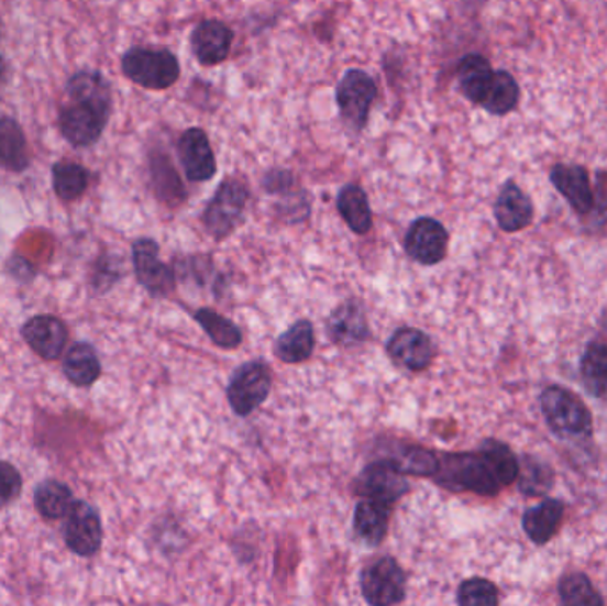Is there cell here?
I'll use <instances>...</instances> for the list:
<instances>
[{
  "mask_svg": "<svg viewBox=\"0 0 607 606\" xmlns=\"http://www.w3.org/2000/svg\"><path fill=\"white\" fill-rule=\"evenodd\" d=\"M393 463L400 467L405 475H418V477H433L438 472L439 455L432 450L407 449L401 452L400 458L393 459Z\"/></svg>",
  "mask_w": 607,
  "mask_h": 606,
  "instance_id": "cell-34",
  "label": "cell"
},
{
  "mask_svg": "<svg viewBox=\"0 0 607 606\" xmlns=\"http://www.w3.org/2000/svg\"><path fill=\"white\" fill-rule=\"evenodd\" d=\"M327 334L341 348H354L368 340L369 326L363 306L357 301L341 302L327 320Z\"/></svg>",
  "mask_w": 607,
  "mask_h": 606,
  "instance_id": "cell-17",
  "label": "cell"
},
{
  "mask_svg": "<svg viewBox=\"0 0 607 606\" xmlns=\"http://www.w3.org/2000/svg\"><path fill=\"white\" fill-rule=\"evenodd\" d=\"M456 603L462 606H496L499 603V591L485 579L465 580L459 587Z\"/></svg>",
  "mask_w": 607,
  "mask_h": 606,
  "instance_id": "cell-36",
  "label": "cell"
},
{
  "mask_svg": "<svg viewBox=\"0 0 607 606\" xmlns=\"http://www.w3.org/2000/svg\"><path fill=\"white\" fill-rule=\"evenodd\" d=\"M456 77L462 95L471 102L482 106L488 86L493 82L494 70L490 63L479 54H470L461 60L456 68Z\"/></svg>",
  "mask_w": 607,
  "mask_h": 606,
  "instance_id": "cell-24",
  "label": "cell"
},
{
  "mask_svg": "<svg viewBox=\"0 0 607 606\" xmlns=\"http://www.w3.org/2000/svg\"><path fill=\"white\" fill-rule=\"evenodd\" d=\"M357 495L393 505L409 491L405 473L393 461L368 464L355 482Z\"/></svg>",
  "mask_w": 607,
  "mask_h": 606,
  "instance_id": "cell-12",
  "label": "cell"
},
{
  "mask_svg": "<svg viewBox=\"0 0 607 606\" xmlns=\"http://www.w3.org/2000/svg\"><path fill=\"white\" fill-rule=\"evenodd\" d=\"M581 374L592 395H603L607 388V345L603 342L589 343L581 362Z\"/></svg>",
  "mask_w": 607,
  "mask_h": 606,
  "instance_id": "cell-31",
  "label": "cell"
},
{
  "mask_svg": "<svg viewBox=\"0 0 607 606\" xmlns=\"http://www.w3.org/2000/svg\"><path fill=\"white\" fill-rule=\"evenodd\" d=\"M386 349L395 365L412 372L427 371L435 357L432 340L416 328L396 329Z\"/></svg>",
  "mask_w": 607,
  "mask_h": 606,
  "instance_id": "cell-13",
  "label": "cell"
},
{
  "mask_svg": "<svg viewBox=\"0 0 607 606\" xmlns=\"http://www.w3.org/2000/svg\"><path fill=\"white\" fill-rule=\"evenodd\" d=\"M391 518V505L364 498L354 514V532L368 547H378L386 539Z\"/></svg>",
  "mask_w": 607,
  "mask_h": 606,
  "instance_id": "cell-20",
  "label": "cell"
},
{
  "mask_svg": "<svg viewBox=\"0 0 607 606\" xmlns=\"http://www.w3.org/2000/svg\"><path fill=\"white\" fill-rule=\"evenodd\" d=\"M543 417L552 432L569 440H585L594 432V418L585 403L571 389L549 386L540 397Z\"/></svg>",
  "mask_w": 607,
  "mask_h": 606,
  "instance_id": "cell-3",
  "label": "cell"
},
{
  "mask_svg": "<svg viewBox=\"0 0 607 606\" xmlns=\"http://www.w3.org/2000/svg\"><path fill=\"white\" fill-rule=\"evenodd\" d=\"M89 172L82 164L59 161L52 166V187L57 198L63 201H75L88 190Z\"/></svg>",
  "mask_w": 607,
  "mask_h": 606,
  "instance_id": "cell-28",
  "label": "cell"
},
{
  "mask_svg": "<svg viewBox=\"0 0 607 606\" xmlns=\"http://www.w3.org/2000/svg\"><path fill=\"white\" fill-rule=\"evenodd\" d=\"M597 205L600 212L607 213V173H598L595 184L594 207Z\"/></svg>",
  "mask_w": 607,
  "mask_h": 606,
  "instance_id": "cell-39",
  "label": "cell"
},
{
  "mask_svg": "<svg viewBox=\"0 0 607 606\" xmlns=\"http://www.w3.org/2000/svg\"><path fill=\"white\" fill-rule=\"evenodd\" d=\"M314 345V329L309 320L300 319L286 329L285 333L279 334V339L274 343V354L277 360L288 365H297L304 363L313 354Z\"/></svg>",
  "mask_w": 607,
  "mask_h": 606,
  "instance_id": "cell-22",
  "label": "cell"
},
{
  "mask_svg": "<svg viewBox=\"0 0 607 606\" xmlns=\"http://www.w3.org/2000/svg\"><path fill=\"white\" fill-rule=\"evenodd\" d=\"M294 184V176L290 172H271L265 176L263 186L272 195H279V192H288Z\"/></svg>",
  "mask_w": 607,
  "mask_h": 606,
  "instance_id": "cell-38",
  "label": "cell"
},
{
  "mask_svg": "<svg viewBox=\"0 0 607 606\" xmlns=\"http://www.w3.org/2000/svg\"><path fill=\"white\" fill-rule=\"evenodd\" d=\"M450 235L442 222L432 218H419L410 224L405 235V253L423 265H435L446 258Z\"/></svg>",
  "mask_w": 607,
  "mask_h": 606,
  "instance_id": "cell-11",
  "label": "cell"
},
{
  "mask_svg": "<svg viewBox=\"0 0 607 606\" xmlns=\"http://www.w3.org/2000/svg\"><path fill=\"white\" fill-rule=\"evenodd\" d=\"M470 2H478L479 4V2H484V0H470Z\"/></svg>",
  "mask_w": 607,
  "mask_h": 606,
  "instance_id": "cell-41",
  "label": "cell"
},
{
  "mask_svg": "<svg viewBox=\"0 0 607 606\" xmlns=\"http://www.w3.org/2000/svg\"><path fill=\"white\" fill-rule=\"evenodd\" d=\"M158 253L161 247L153 239H139L132 245V260H134L137 282L152 296L167 297L175 290V271L162 262Z\"/></svg>",
  "mask_w": 607,
  "mask_h": 606,
  "instance_id": "cell-10",
  "label": "cell"
},
{
  "mask_svg": "<svg viewBox=\"0 0 607 606\" xmlns=\"http://www.w3.org/2000/svg\"><path fill=\"white\" fill-rule=\"evenodd\" d=\"M178 157L190 181H208L216 176V155L205 130L198 126L185 130L178 141Z\"/></svg>",
  "mask_w": 607,
  "mask_h": 606,
  "instance_id": "cell-14",
  "label": "cell"
},
{
  "mask_svg": "<svg viewBox=\"0 0 607 606\" xmlns=\"http://www.w3.org/2000/svg\"><path fill=\"white\" fill-rule=\"evenodd\" d=\"M63 371L71 385L80 386V388L95 385L101 374L97 351L89 343H75L66 352Z\"/></svg>",
  "mask_w": 607,
  "mask_h": 606,
  "instance_id": "cell-26",
  "label": "cell"
},
{
  "mask_svg": "<svg viewBox=\"0 0 607 606\" xmlns=\"http://www.w3.org/2000/svg\"><path fill=\"white\" fill-rule=\"evenodd\" d=\"M121 71L141 88L164 91L180 79V60L169 51L130 48L121 57Z\"/></svg>",
  "mask_w": 607,
  "mask_h": 606,
  "instance_id": "cell-4",
  "label": "cell"
},
{
  "mask_svg": "<svg viewBox=\"0 0 607 606\" xmlns=\"http://www.w3.org/2000/svg\"><path fill=\"white\" fill-rule=\"evenodd\" d=\"M375 98H377V84L372 75L357 68L346 71L336 89V102L343 123L354 132L364 130Z\"/></svg>",
  "mask_w": 607,
  "mask_h": 606,
  "instance_id": "cell-7",
  "label": "cell"
},
{
  "mask_svg": "<svg viewBox=\"0 0 607 606\" xmlns=\"http://www.w3.org/2000/svg\"><path fill=\"white\" fill-rule=\"evenodd\" d=\"M272 372L262 360L240 365L228 385V403L239 417H249L271 395Z\"/></svg>",
  "mask_w": 607,
  "mask_h": 606,
  "instance_id": "cell-6",
  "label": "cell"
},
{
  "mask_svg": "<svg viewBox=\"0 0 607 606\" xmlns=\"http://www.w3.org/2000/svg\"><path fill=\"white\" fill-rule=\"evenodd\" d=\"M519 477V461L510 447L497 440H485L478 452L439 455L433 481L446 489L471 491L476 495L496 496L503 487Z\"/></svg>",
  "mask_w": 607,
  "mask_h": 606,
  "instance_id": "cell-1",
  "label": "cell"
},
{
  "mask_svg": "<svg viewBox=\"0 0 607 606\" xmlns=\"http://www.w3.org/2000/svg\"><path fill=\"white\" fill-rule=\"evenodd\" d=\"M519 487L525 495L543 496L554 484L551 466L540 459L526 455L522 466L519 464Z\"/></svg>",
  "mask_w": 607,
  "mask_h": 606,
  "instance_id": "cell-32",
  "label": "cell"
},
{
  "mask_svg": "<svg viewBox=\"0 0 607 606\" xmlns=\"http://www.w3.org/2000/svg\"><path fill=\"white\" fill-rule=\"evenodd\" d=\"M29 164L27 137L19 121L10 117L0 118V167L11 173H22Z\"/></svg>",
  "mask_w": 607,
  "mask_h": 606,
  "instance_id": "cell-23",
  "label": "cell"
},
{
  "mask_svg": "<svg viewBox=\"0 0 607 606\" xmlns=\"http://www.w3.org/2000/svg\"><path fill=\"white\" fill-rule=\"evenodd\" d=\"M520 89L517 80L508 71H494L493 82L488 86L482 107L490 114L505 117L519 103Z\"/></svg>",
  "mask_w": 607,
  "mask_h": 606,
  "instance_id": "cell-29",
  "label": "cell"
},
{
  "mask_svg": "<svg viewBox=\"0 0 607 606\" xmlns=\"http://www.w3.org/2000/svg\"><path fill=\"white\" fill-rule=\"evenodd\" d=\"M22 337L37 356L56 362L68 343V328L59 317L36 316L23 324Z\"/></svg>",
  "mask_w": 607,
  "mask_h": 606,
  "instance_id": "cell-15",
  "label": "cell"
},
{
  "mask_svg": "<svg viewBox=\"0 0 607 606\" xmlns=\"http://www.w3.org/2000/svg\"><path fill=\"white\" fill-rule=\"evenodd\" d=\"M111 114V84L100 71L80 70L69 77L57 126L74 148H89L97 144Z\"/></svg>",
  "mask_w": 607,
  "mask_h": 606,
  "instance_id": "cell-2",
  "label": "cell"
},
{
  "mask_svg": "<svg viewBox=\"0 0 607 606\" xmlns=\"http://www.w3.org/2000/svg\"><path fill=\"white\" fill-rule=\"evenodd\" d=\"M338 210L350 230L357 235H366L372 230L373 213L363 187L355 184L343 187L338 195Z\"/></svg>",
  "mask_w": 607,
  "mask_h": 606,
  "instance_id": "cell-25",
  "label": "cell"
},
{
  "mask_svg": "<svg viewBox=\"0 0 607 606\" xmlns=\"http://www.w3.org/2000/svg\"><path fill=\"white\" fill-rule=\"evenodd\" d=\"M563 516H565L563 502L548 498L542 504L526 510L522 516V527L534 544H545L562 527Z\"/></svg>",
  "mask_w": 607,
  "mask_h": 606,
  "instance_id": "cell-21",
  "label": "cell"
},
{
  "mask_svg": "<svg viewBox=\"0 0 607 606\" xmlns=\"http://www.w3.org/2000/svg\"><path fill=\"white\" fill-rule=\"evenodd\" d=\"M551 181L565 196L577 213H588L594 209V189L589 175L583 166L558 164L551 169Z\"/></svg>",
  "mask_w": 607,
  "mask_h": 606,
  "instance_id": "cell-19",
  "label": "cell"
},
{
  "mask_svg": "<svg viewBox=\"0 0 607 606\" xmlns=\"http://www.w3.org/2000/svg\"><path fill=\"white\" fill-rule=\"evenodd\" d=\"M152 178L158 198L164 201H175V199L178 201V196H184L180 178L164 155L152 157Z\"/></svg>",
  "mask_w": 607,
  "mask_h": 606,
  "instance_id": "cell-35",
  "label": "cell"
},
{
  "mask_svg": "<svg viewBox=\"0 0 607 606\" xmlns=\"http://www.w3.org/2000/svg\"><path fill=\"white\" fill-rule=\"evenodd\" d=\"M361 591L369 605H400L407 591L404 570L393 557H380L361 573Z\"/></svg>",
  "mask_w": 607,
  "mask_h": 606,
  "instance_id": "cell-8",
  "label": "cell"
},
{
  "mask_svg": "<svg viewBox=\"0 0 607 606\" xmlns=\"http://www.w3.org/2000/svg\"><path fill=\"white\" fill-rule=\"evenodd\" d=\"M103 541V528L98 510L88 502L75 500L66 514L65 542L75 555L92 557Z\"/></svg>",
  "mask_w": 607,
  "mask_h": 606,
  "instance_id": "cell-9",
  "label": "cell"
},
{
  "mask_svg": "<svg viewBox=\"0 0 607 606\" xmlns=\"http://www.w3.org/2000/svg\"><path fill=\"white\" fill-rule=\"evenodd\" d=\"M533 203L528 195L514 181L505 184L494 207V216L503 232L516 233L525 230L533 221Z\"/></svg>",
  "mask_w": 607,
  "mask_h": 606,
  "instance_id": "cell-18",
  "label": "cell"
},
{
  "mask_svg": "<svg viewBox=\"0 0 607 606\" xmlns=\"http://www.w3.org/2000/svg\"><path fill=\"white\" fill-rule=\"evenodd\" d=\"M247 199L249 190L242 181L236 178L222 181L202 212V224L207 232L217 241H222L235 232V228L244 219Z\"/></svg>",
  "mask_w": 607,
  "mask_h": 606,
  "instance_id": "cell-5",
  "label": "cell"
},
{
  "mask_svg": "<svg viewBox=\"0 0 607 606\" xmlns=\"http://www.w3.org/2000/svg\"><path fill=\"white\" fill-rule=\"evenodd\" d=\"M560 597H562V602L565 603V605L571 606L604 605L603 596L595 591L588 576L581 573H572L563 576L562 582H560Z\"/></svg>",
  "mask_w": 607,
  "mask_h": 606,
  "instance_id": "cell-33",
  "label": "cell"
},
{
  "mask_svg": "<svg viewBox=\"0 0 607 606\" xmlns=\"http://www.w3.org/2000/svg\"><path fill=\"white\" fill-rule=\"evenodd\" d=\"M194 319L201 326L202 331L210 337V340L216 343L217 348L233 351L244 340L242 331L230 319H225L221 313H217L210 308H201V310L196 311Z\"/></svg>",
  "mask_w": 607,
  "mask_h": 606,
  "instance_id": "cell-30",
  "label": "cell"
},
{
  "mask_svg": "<svg viewBox=\"0 0 607 606\" xmlns=\"http://www.w3.org/2000/svg\"><path fill=\"white\" fill-rule=\"evenodd\" d=\"M233 45V31L221 20H202L190 34L194 56L202 66L221 65Z\"/></svg>",
  "mask_w": 607,
  "mask_h": 606,
  "instance_id": "cell-16",
  "label": "cell"
},
{
  "mask_svg": "<svg viewBox=\"0 0 607 606\" xmlns=\"http://www.w3.org/2000/svg\"><path fill=\"white\" fill-rule=\"evenodd\" d=\"M74 502V491L56 478L42 482L34 491V507L45 519L66 518Z\"/></svg>",
  "mask_w": 607,
  "mask_h": 606,
  "instance_id": "cell-27",
  "label": "cell"
},
{
  "mask_svg": "<svg viewBox=\"0 0 607 606\" xmlns=\"http://www.w3.org/2000/svg\"><path fill=\"white\" fill-rule=\"evenodd\" d=\"M5 75H8V65H5L4 57L0 56V86L4 84Z\"/></svg>",
  "mask_w": 607,
  "mask_h": 606,
  "instance_id": "cell-40",
  "label": "cell"
},
{
  "mask_svg": "<svg viewBox=\"0 0 607 606\" xmlns=\"http://www.w3.org/2000/svg\"><path fill=\"white\" fill-rule=\"evenodd\" d=\"M22 493V475L13 464L0 461V510L19 498Z\"/></svg>",
  "mask_w": 607,
  "mask_h": 606,
  "instance_id": "cell-37",
  "label": "cell"
}]
</instances>
